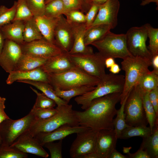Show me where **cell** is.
<instances>
[{
  "label": "cell",
  "instance_id": "obj_6",
  "mask_svg": "<svg viewBox=\"0 0 158 158\" xmlns=\"http://www.w3.org/2000/svg\"><path fill=\"white\" fill-rule=\"evenodd\" d=\"M91 45L105 59L112 57L123 59L132 56L127 47L125 34H116L110 31L100 40Z\"/></svg>",
  "mask_w": 158,
  "mask_h": 158
},
{
  "label": "cell",
  "instance_id": "obj_46",
  "mask_svg": "<svg viewBox=\"0 0 158 158\" xmlns=\"http://www.w3.org/2000/svg\"><path fill=\"white\" fill-rule=\"evenodd\" d=\"M148 97L154 109L156 116L158 118V87L149 92Z\"/></svg>",
  "mask_w": 158,
  "mask_h": 158
},
{
  "label": "cell",
  "instance_id": "obj_35",
  "mask_svg": "<svg viewBox=\"0 0 158 158\" xmlns=\"http://www.w3.org/2000/svg\"><path fill=\"white\" fill-rule=\"evenodd\" d=\"M144 25L149 40L147 48L152 56L158 54V29L153 28L149 23Z\"/></svg>",
  "mask_w": 158,
  "mask_h": 158
},
{
  "label": "cell",
  "instance_id": "obj_9",
  "mask_svg": "<svg viewBox=\"0 0 158 158\" xmlns=\"http://www.w3.org/2000/svg\"><path fill=\"white\" fill-rule=\"evenodd\" d=\"M34 120L30 111L26 116L20 119L13 120L9 118L1 123L0 131L3 139V146H11L29 128Z\"/></svg>",
  "mask_w": 158,
  "mask_h": 158
},
{
  "label": "cell",
  "instance_id": "obj_59",
  "mask_svg": "<svg viewBox=\"0 0 158 158\" xmlns=\"http://www.w3.org/2000/svg\"><path fill=\"white\" fill-rule=\"evenodd\" d=\"M4 145V140L3 138L0 131V148Z\"/></svg>",
  "mask_w": 158,
  "mask_h": 158
},
{
  "label": "cell",
  "instance_id": "obj_20",
  "mask_svg": "<svg viewBox=\"0 0 158 158\" xmlns=\"http://www.w3.org/2000/svg\"><path fill=\"white\" fill-rule=\"evenodd\" d=\"M75 66L71 61L68 53H63L47 59L40 68L47 74L63 72Z\"/></svg>",
  "mask_w": 158,
  "mask_h": 158
},
{
  "label": "cell",
  "instance_id": "obj_43",
  "mask_svg": "<svg viewBox=\"0 0 158 158\" xmlns=\"http://www.w3.org/2000/svg\"><path fill=\"white\" fill-rule=\"evenodd\" d=\"M62 140L59 142L54 143L53 142H48L45 143L43 146L46 147L49 151L51 158H62Z\"/></svg>",
  "mask_w": 158,
  "mask_h": 158
},
{
  "label": "cell",
  "instance_id": "obj_47",
  "mask_svg": "<svg viewBox=\"0 0 158 158\" xmlns=\"http://www.w3.org/2000/svg\"><path fill=\"white\" fill-rule=\"evenodd\" d=\"M6 99L0 96V124L5 120L9 118L5 111Z\"/></svg>",
  "mask_w": 158,
  "mask_h": 158
},
{
  "label": "cell",
  "instance_id": "obj_55",
  "mask_svg": "<svg viewBox=\"0 0 158 158\" xmlns=\"http://www.w3.org/2000/svg\"><path fill=\"white\" fill-rule=\"evenodd\" d=\"M5 40V39L0 29V54L2 50Z\"/></svg>",
  "mask_w": 158,
  "mask_h": 158
},
{
  "label": "cell",
  "instance_id": "obj_12",
  "mask_svg": "<svg viewBox=\"0 0 158 158\" xmlns=\"http://www.w3.org/2000/svg\"><path fill=\"white\" fill-rule=\"evenodd\" d=\"M97 131L88 128L77 133L71 147L69 153L72 158H80L85 154L95 152Z\"/></svg>",
  "mask_w": 158,
  "mask_h": 158
},
{
  "label": "cell",
  "instance_id": "obj_45",
  "mask_svg": "<svg viewBox=\"0 0 158 158\" xmlns=\"http://www.w3.org/2000/svg\"><path fill=\"white\" fill-rule=\"evenodd\" d=\"M100 5L92 4L86 12L85 23L87 28L90 27L94 21L97 16Z\"/></svg>",
  "mask_w": 158,
  "mask_h": 158
},
{
  "label": "cell",
  "instance_id": "obj_24",
  "mask_svg": "<svg viewBox=\"0 0 158 158\" xmlns=\"http://www.w3.org/2000/svg\"><path fill=\"white\" fill-rule=\"evenodd\" d=\"M111 29L110 26L104 24L94 25L87 28L84 36L85 45L88 46L100 40Z\"/></svg>",
  "mask_w": 158,
  "mask_h": 158
},
{
  "label": "cell",
  "instance_id": "obj_27",
  "mask_svg": "<svg viewBox=\"0 0 158 158\" xmlns=\"http://www.w3.org/2000/svg\"><path fill=\"white\" fill-rule=\"evenodd\" d=\"M47 59L23 54L18 61L15 71L30 70L40 67Z\"/></svg>",
  "mask_w": 158,
  "mask_h": 158
},
{
  "label": "cell",
  "instance_id": "obj_56",
  "mask_svg": "<svg viewBox=\"0 0 158 158\" xmlns=\"http://www.w3.org/2000/svg\"><path fill=\"white\" fill-rule=\"evenodd\" d=\"M151 2H155L158 8V0H143L142 1L140 5L142 6H144Z\"/></svg>",
  "mask_w": 158,
  "mask_h": 158
},
{
  "label": "cell",
  "instance_id": "obj_10",
  "mask_svg": "<svg viewBox=\"0 0 158 158\" xmlns=\"http://www.w3.org/2000/svg\"><path fill=\"white\" fill-rule=\"evenodd\" d=\"M125 34L127 47L131 55L151 61L152 56L146 44L148 37L145 25L131 27Z\"/></svg>",
  "mask_w": 158,
  "mask_h": 158
},
{
  "label": "cell",
  "instance_id": "obj_2",
  "mask_svg": "<svg viewBox=\"0 0 158 158\" xmlns=\"http://www.w3.org/2000/svg\"><path fill=\"white\" fill-rule=\"evenodd\" d=\"M56 108L57 112L54 115L44 120H34L24 133L34 137L39 134L52 132L65 124L73 126H79L72 105L62 104L57 106Z\"/></svg>",
  "mask_w": 158,
  "mask_h": 158
},
{
  "label": "cell",
  "instance_id": "obj_37",
  "mask_svg": "<svg viewBox=\"0 0 158 158\" xmlns=\"http://www.w3.org/2000/svg\"><path fill=\"white\" fill-rule=\"evenodd\" d=\"M17 1H14L12 6L8 8L4 5L0 6V28L13 20L16 14Z\"/></svg>",
  "mask_w": 158,
  "mask_h": 158
},
{
  "label": "cell",
  "instance_id": "obj_31",
  "mask_svg": "<svg viewBox=\"0 0 158 158\" xmlns=\"http://www.w3.org/2000/svg\"><path fill=\"white\" fill-rule=\"evenodd\" d=\"M137 84L145 93L149 92L158 87V74L150 71L141 77Z\"/></svg>",
  "mask_w": 158,
  "mask_h": 158
},
{
  "label": "cell",
  "instance_id": "obj_15",
  "mask_svg": "<svg viewBox=\"0 0 158 158\" xmlns=\"http://www.w3.org/2000/svg\"><path fill=\"white\" fill-rule=\"evenodd\" d=\"M120 6L118 0H107L100 5L96 18L91 26L104 24L109 25L111 29L115 28L118 24Z\"/></svg>",
  "mask_w": 158,
  "mask_h": 158
},
{
  "label": "cell",
  "instance_id": "obj_11",
  "mask_svg": "<svg viewBox=\"0 0 158 158\" xmlns=\"http://www.w3.org/2000/svg\"><path fill=\"white\" fill-rule=\"evenodd\" d=\"M20 45L23 54L46 59L65 52L56 45L44 38L30 42H24Z\"/></svg>",
  "mask_w": 158,
  "mask_h": 158
},
{
  "label": "cell",
  "instance_id": "obj_19",
  "mask_svg": "<svg viewBox=\"0 0 158 158\" xmlns=\"http://www.w3.org/2000/svg\"><path fill=\"white\" fill-rule=\"evenodd\" d=\"M6 80L8 85L23 80L40 81L49 83L48 75L40 68L26 71H14L9 73Z\"/></svg>",
  "mask_w": 158,
  "mask_h": 158
},
{
  "label": "cell",
  "instance_id": "obj_50",
  "mask_svg": "<svg viewBox=\"0 0 158 158\" xmlns=\"http://www.w3.org/2000/svg\"><path fill=\"white\" fill-rule=\"evenodd\" d=\"M127 155H124L121 154L114 149L111 152L109 158H127Z\"/></svg>",
  "mask_w": 158,
  "mask_h": 158
},
{
  "label": "cell",
  "instance_id": "obj_42",
  "mask_svg": "<svg viewBox=\"0 0 158 158\" xmlns=\"http://www.w3.org/2000/svg\"><path fill=\"white\" fill-rule=\"evenodd\" d=\"M64 16L70 23H82L85 22V16L84 13L79 10H72L67 12Z\"/></svg>",
  "mask_w": 158,
  "mask_h": 158
},
{
  "label": "cell",
  "instance_id": "obj_58",
  "mask_svg": "<svg viewBox=\"0 0 158 158\" xmlns=\"http://www.w3.org/2000/svg\"><path fill=\"white\" fill-rule=\"evenodd\" d=\"M132 148V147H123V151L124 153L127 154L130 153V151Z\"/></svg>",
  "mask_w": 158,
  "mask_h": 158
},
{
  "label": "cell",
  "instance_id": "obj_51",
  "mask_svg": "<svg viewBox=\"0 0 158 158\" xmlns=\"http://www.w3.org/2000/svg\"><path fill=\"white\" fill-rule=\"evenodd\" d=\"M121 70V69L119 65L116 63H115L109 68V71L111 73L114 74L118 73Z\"/></svg>",
  "mask_w": 158,
  "mask_h": 158
},
{
  "label": "cell",
  "instance_id": "obj_57",
  "mask_svg": "<svg viewBox=\"0 0 158 158\" xmlns=\"http://www.w3.org/2000/svg\"><path fill=\"white\" fill-rule=\"evenodd\" d=\"M107 0H92V4L101 5L105 3Z\"/></svg>",
  "mask_w": 158,
  "mask_h": 158
},
{
  "label": "cell",
  "instance_id": "obj_21",
  "mask_svg": "<svg viewBox=\"0 0 158 158\" xmlns=\"http://www.w3.org/2000/svg\"><path fill=\"white\" fill-rule=\"evenodd\" d=\"M70 23L73 29V43L72 48L68 53L71 54L94 53L91 47L86 46L85 44L84 36L87 29L85 23Z\"/></svg>",
  "mask_w": 158,
  "mask_h": 158
},
{
  "label": "cell",
  "instance_id": "obj_39",
  "mask_svg": "<svg viewBox=\"0 0 158 158\" xmlns=\"http://www.w3.org/2000/svg\"><path fill=\"white\" fill-rule=\"evenodd\" d=\"M26 153L10 147L3 146L0 148V158H26Z\"/></svg>",
  "mask_w": 158,
  "mask_h": 158
},
{
  "label": "cell",
  "instance_id": "obj_13",
  "mask_svg": "<svg viewBox=\"0 0 158 158\" xmlns=\"http://www.w3.org/2000/svg\"><path fill=\"white\" fill-rule=\"evenodd\" d=\"M23 54L20 44L6 39L0 54V66L7 73L14 71L18 61Z\"/></svg>",
  "mask_w": 158,
  "mask_h": 158
},
{
  "label": "cell",
  "instance_id": "obj_41",
  "mask_svg": "<svg viewBox=\"0 0 158 158\" xmlns=\"http://www.w3.org/2000/svg\"><path fill=\"white\" fill-rule=\"evenodd\" d=\"M28 6L34 16L44 15L45 0H26Z\"/></svg>",
  "mask_w": 158,
  "mask_h": 158
},
{
  "label": "cell",
  "instance_id": "obj_7",
  "mask_svg": "<svg viewBox=\"0 0 158 158\" xmlns=\"http://www.w3.org/2000/svg\"><path fill=\"white\" fill-rule=\"evenodd\" d=\"M145 93L137 84L130 92L124 106L125 120L128 125L147 126L148 124L143 106Z\"/></svg>",
  "mask_w": 158,
  "mask_h": 158
},
{
  "label": "cell",
  "instance_id": "obj_32",
  "mask_svg": "<svg viewBox=\"0 0 158 158\" xmlns=\"http://www.w3.org/2000/svg\"><path fill=\"white\" fill-rule=\"evenodd\" d=\"M149 92H145L143 98V106L147 120L152 133L153 128L155 124L158 125V118L154 109L149 100Z\"/></svg>",
  "mask_w": 158,
  "mask_h": 158
},
{
  "label": "cell",
  "instance_id": "obj_25",
  "mask_svg": "<svg viewBox=\"0 0 158 158\" xmlns=\"http://www.w3.org/2000/svg\"><path fill=\"white\" fill-rule=\"evenodd\" d=\"M142 139L140 148L146 151L151 158H158V125H155L150 135Z\"/></svg>",
  "mask_w": 158,
  "mask_h": 158
},
{
  "label": "cell",
  "instance_id": "obj_44",
  "mask_svg": "<svg viewBox=\"0 0 158 158\" xmlns=\"http://www.w3.org/2000/svg\"><path fill=\"white\" fill-rule=\"evenodd\" d=\"M62 1L64 7V14L66 12L72 10H79L83 13L84 12L82 0H62Z\"/></svg>",
  "mask_w": 158,
  "mask_h": 158
},
{
  "label": "cell",
  "instance_id": "obj_28",
  "mask_svg": "<svg viewBox=\"0 0 158 158\" xmlns=\"http://www.w3.org/2000/svg\"><path fill=\"white\" fill-rule=\"evenodd\" d=\"M95 86H83L74 87L68 90H61L54 88L56 94L68 104L72 98L83 95L94 90Z\"/></svg>",
  "mask_w": 158,
  "mask_h": 158
},
{
  "label": "cell",
  "instance_id": "obj_60",
  "mask_svg": "<svg viewBox=\"0 0 158 158\" xmlns=\"http://www.w3.org/2000/svg\"><path fill=\"white\" fill-rule=\"evenodd\" d=\"M53 0H45V4L50 2L51 1Z\"/></svg>",
  "mask_w": 158,
  "mask_h": 158
},
{
  "label": "cell",
  "instance_id": "obj_33",
  "mask_svg": "<svg viewBox=\"0 0 158 158\" xmlns=\"http://www.w3.org/2000/svg\"><path fill=\"white\" fill-rule=\"evenodd\" d=\"M64 13L62 0H53L45 5L44 15L46 16L57 18L63 15Z\"/></svg>",
  "mask_w": 158,
  "mask_h": 158
},
{
  "label": "cell",
  "instance_id": "obj_22",
  "mask_svg": "<svg viewBox=\"0 0 158 158\" xmlns=\"http://www.w3.org/2000/svg\"><path fill=\"white\" fill-rule=\"evenodd\" d=\"M58 18L49 17L44 15L34 16V19L43 38L55 44L54 33Z\"/></svg>",
  "mask_w": 158,
  "mask_h": 158
},
{
  "label": "cell",
  "instance_id": "obj_30",
  "mask_svg": "<svg viewBox=\"0 0 158 158\" xmlns=\"http://www.w3.org/2000/svg\"><path fill=\"white\" fill-rule=\"evenodd\" d=\"M152 133L150 127L129 126L122 131L119 139H127L135 136L140 137L143 138L148 137Z\"/></svg>",
  "mask_w": 158,
  "mask_h": 158
},
{
  "label": "cell",
  "instance_id": "obj_49",
  "mask_svg": "<svg viewBox=\"0 0 158 158\" xmlns=\"http://www.w3.org/2000/svg\"><path fill=\"white\" fill-rule=\"evenodd\" d=\"M151 65L153 67V71L158 74V54L152 56Z\"/></svg>",
  "mask_w": 158,
  "mask_h": 158
},
{
  "label": "cell",
  "instance_id": "obj_26",
  "mask_svg": "<svg viewBox=\"0 0 158 158\" xmlns=\"http://www.w3.org/2000/svg\"><path fill=\"white\" fill-rule=\"evenodd\" d=\"M18 82L34 86L41 91L47 97L54 100L57 106L68 104L56 94L53 87L49 83L29 80H23Z\"/></svg>",
  "mask_w": 158,
  "mask_h": 158
},
{
  "label": "cell",
  "instance_id": "obj_53",
  "mask_svg": "<svg viewBox=\"0 0 158 158\" xmlns=\"http://www.w3.org/2000/svg\"><path fill=\"white\" fill-rule=\"evenodd\" d=\"M80 158H100V157L96 152H94L83 155Z\"/></svg>",
  "mask_w": 158,
  "mask_h": 158
},
{
  "label": "cell",
  "instance_id": "obj_16",
  "mask_svg": "<svg viewBox=\"0 0 158 158\" xmlns=\"http://www.w3.org/2000/svg\"><path fill=\"white\" fill-rule=\"evenodd\" d=\"M117 139L114 129L97 131L95 152L100 158H109L111 152L116 148Z\"/></svg>",
  "mask_w": 158,
  "mask_h": 158
},
{
  "label": "cell",
  "instance_id": "obj_1",
  "mask_svg": "<svg viewBox=\"0 0 158 158\" xmlns=\"http://www.w3.org/2000/svg\"><path fill=\"white\" fill-rule=\"evenodd\" d=\"M121 93H114L92 100L84 111L74 110L79 126L98 131L114 129V118L117 110L116 104L120 101Z\"/></svg>",
  "mask_w": 158,
  "mask_h": 158
},
{
  "label": "cell",
  "instance_id": "obj_18",
  "mask_svg": "<svg viewBox=\"0 0 158 158\" xmlns=\"http://www.w3.org/2000/svg\"><path fill=\"white\" fill-rule=\"evenodd\" d=\"M88 128L80 126H73L65 124L52 132L39 134L34 137L43 146L47 142L62 140L71 134L82 132Z\"/></svg>",
  "mask_w": 158,
  "mask_h": 158
},
{
  "label": "cell",
  "instance_id": "obj_36",
  "mask_svg": "<svg viewBox=\"0 0 158 158\" xmlns=\"http://www.w3.org/2000/svg\"><path fill=\"white\" fill-rule=\"evenodd\" d=\"M34 17L28 5L26 0H17L15 16L12 21H25Z\"/></svg>",
  "mask_w": 158,
  "mask_h": 158
},
{
  "label": "cell",
  "instance_id": "obj_52",
  "mask_svg": "<svg viewBox=\"0 0 158 158\" xmlns=\"http://www.w3.org/2000/svg\"><path fill=\"white\" fill-rule=\"evenodd\" d=\"M115 63L114 59L112 57H108L106 58L105 60V67L109 68Z\"/></svg>",
  "mask_w": 158,
  "mask_h": 158
},
{
  "label": "cell",
  "instance_id": "obj_4",
  "mask_svg": "<svg viewBox=\"0 0 158 158\" xmlns=\"http://www.w3.org/2000/svg\"><path fill=\"white\" fill-rule=\"evenodd\" d=\"M49 83L54 89L68 90L83 86H96L100 79L86 73L74 66L63 72L48 74Z\"/></svg>",
  "mask_w": 158,
  "mask_h": 158
},
{
  "label": "cell",
  "instance_id": "obj_34",
  "mask_svg": "<svg viewBox=\"0 0 158 158\" xmlns=\"http://www.w3.org/2000/svg\"><path fill=\"white\" fill-rule=\"evenodd\" d=\"M126 99L121 104L120 108L117 110L116 117L113 121L114 130L117 139H119L122 131L129 126L126 123L125 115L124 112V106Z\"/></svg>",
  "mask_w": 158,
  "mask_h": 158
},
{
  "label": "cell",
  "instance_id": "obj_3",
  "mask_svg": "<svg viewBox=\"0 0 158 158\" xmlns=\"http://www.w3.org/2000/svg\"><path fill=\"white\" fill-rule=\"evenodd\" d=\"M125 76L110 73L106 74L101 78L95 88L83 95L76 97L74 100L81 108L87 109L92 101L95 99L114 93L123 92Z\"/></svg>",
  "mask_w": 158,
  "mask_h": 158
},
{
  "label": "cell",
  "instance_id": "obj_29",
  "mask_svg": "<svg viewBox=\"0 0 158 158\" xmlns=\"http://www.w3.org/2000/svg\"><path fill=\"white\" fill-rule=\"evenodd\" d=\"M24 21L23 38L25 42H30L43 39L34 19V17Z\"/></svg>",
  "mask_w": 158,
  "mask_h": 158
},
{
  "label": "cell",
  "instance_id": "obj_23",
  "mask_svg": "<svg viewBox=\"0 0 158 158\" xmlns=\"http://www.w3.org/2000/svg\"><path fill=\"white\" fill-rule=\"evenodd\" d=\"M24 21H13L0 28L5 39L12 40L20 45L24 42L23 38Z\"/></svg>",
  "mask_w": 158,
  "mask_h": 158
},
{
  "label": "cell",
  "instance_id": "obj_8",
  "mask_svg": "<svg viewBox=\"0 0 158 158\" xmlns=\"http://www.w3.org/2000/svg\"><path fill=\"white\" fill-rule=\"evenodd\" d=\"M68 54L73 64L88 74L100 79L106 74L105 59L99 52Z\"/></svg>",
  "mask_w": 158,
  "mask_h": 158
},
{
  "label": "cell",
  "instance_id": "obj_40",
  "mask_svg": "<svg viewBox=\"0 0 158 158\" xmlns=\"http://www.w3.org/2000/svg\"><path fill=\"white\" fill-rule=\"evenodd\" d=\"M30 112L32 114L34 120H42L49 118L56 114L57 110L54 107L47 109L32 108Z\"/></svg>",
  "mask_w": 158,
  "mask_h": 158
},
{
  "label": "cell",
  "instance_id": "obj_14",
  "mask_svg": "<svg viewBox=\"0 0 158 158\" xmlns=\"http://www.w3.org/2000/svg\"><path fill=\"white\" fill-rule=\"evenodd\" d=\"M56 45L63 51L68 53L73 43L72 27L63 15L58 18L54 33Z\"/></svg>",
  "mask_w": 158,
  "mask_h": 158
},
{
  "label": "cell",
  "instance_id": "obj_54",
  "mask_svg": "<svg viewBox=\"0 0 158 158\" xmlns=\"http://www.w3.org/2000/svg\"><path fill=\"white\" fill-rule=\"evenodd\" d=\"M84 8V12H86L92 4V0H82Z\"/></svg>",
  "mask_w": 158,
  "mask_h": 158
},
{
  "label": "cell",
  "instance_id": "obj_48",
  "mask_svg": "<svg viewBox=\"0 0 158 158\" xmlns=\"http://www.w3.org/2000/svg\"><path fill=\"white\" fill-rule=\"evenodd\" d=\"M128 158H151L150 157L145 151L139 148L135 152L127 154Z\"/></svg>",
  "mask_w": 158,
  "mask_h": 158
},
{
  "label": "cell",
  "instance_id": "obj_17",
  "mask_svg": "<svg viewBox=\"0 0 158 158\" xmlns=\"http://www.w3.org/2000/svg\"><path fill=\"white\" fill-rule=\"evenodd\" d=\"M10 146L24 153H30L46 158L49 156L35 137L25 133Z\"/></svg>",
  "mask_w": 158,
  "mask_h": 158
},
{
  "label": "cell",
  "instance_id": "obj_5",
  "mask_svg": "<svg viewBox=\"0 0 158 158\" xmlns=\"http://www.w3.org/2000/svg\"><path fill=\"white\" fill-rule=\"evenodd\" d=\"M121 69L125 72L124 86L120 97V104L127 98L132 88L144 74L150 71L151 61L149 59L131 56L123 59Z\"/></svg>",
  "mask_w": 158,
  "mask_h": 158
},
{
  "label": "cell",
  "instance_id": "obj_38",
  "mask_svg": "<svg viewBox=\"0 0 158 158\" xmlns=\"http://www.w3.org/2000/svg\"><path fill=\"white\" fill-rule=\"evenodd\" d=\"M30 88L37 96L35 102L32 108H53L56 106V104L54 100L48 97L43 93L38 92L31 87Z\"/></svg>",
  "mask_w": 158,
  "mask_h": 158
}]
</instances>
